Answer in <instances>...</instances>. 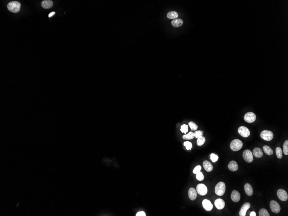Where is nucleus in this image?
<instances>
[{"label": "nucleus", "mask_w": 288, "mask_h": 216, "mask_svg": "<svg viewBox=\"0 0 288 216\" xmlns=\"http://www.w3.org/2000/svg\"><path fill=\"white\" fill-rule=\"evenodd\" d=\"M136 216H145L146 214L143 211H140L136 214Z\"/></svg>", "instance_id": "c9c22d12"}, {"label": "nucleus", "mask_w": 288, "mask_h": 216, "mask_svg": "<svg viewBox=\"0 0 288 216\" xmlns=\"http://www.w3.org/2000/svg\"><path fill=\"white\" fill-rule=\"evenodd\" d=\"M244 191L246 194L249 196H252L253 194V190L252 187L250 184L246 183L244 186Z\"/></svg>", "instance_id": "a211bd4d"}, {"label": "nucleus", "mask_w": 288, "mask_h": 216, "mask_svg": "<svg viewBox=\"0 0 288 216\" xmlns=\"http://www.w3.org/2000/svg\"><path fill=\"white\" fill-rule=\"evenodd\" d=\"M210 159L213 162H216L218 160V156L216 155V154H210Z\"/></svg>", "instance_id": "72a5a7b5"}, {"label": "nucleus", "mask_w": 288, "mask_h": 216, "mask_svg": "<svg viewBox=\"0 0 288 216\" xmlns=\"http://www.w3.org/2000/svg\"><path fill=\"white\" fill-rule=\"evenodd\" d=\"M203 167L206 171L208 172H211L213 170V165L208 160H205L203 163Z\"/></svg>", "instance_id": "dca6fc26"}, {"label": "nucleus", "mask_w": 288, "mask_h": 216, "mask_svg": "<svg viewBox=\"0 0 288 216\" xmlns=\"http://www.w3.org/2000/svg\"><path fill=\"white\" fill-rule=\"evenodd\" d=\"M196 191L200 196H205L208 192V188L205 185L199 184L196 187Z\"/></svg>", "instance_id": "423d86ee"}, {"label": "nucleus", "mask_w": 288, "mask_h": 216, "mask_svg": "<svg viewBox=\"0 0 288 216\" xmlns=\"http://www.w3.org/2000/svg\"><path fill=\"white\" fill-rule=\"evenodd\" d=\"M184 145L186 148V149L188 150H191V148H192V144L191 142H189L188 141H186V142H184Z\"/></svg>", "instance_id": "2f4dec72"}, {"label": "nucleus", "mask_w": 288, "mask_h": 216, "mask_svg": "<svg viewBox=\"0 0 288 216\" xmlns=\"http://www.w3.org/2000/svg\"><path fill=\"white\" fill-rule=\"evenodd\" d=\"M243 146V143L240 140L236 139L232 141L230 147L232 151L236 152L241 149Z\"/></svg>", "instance_id": "7ed1b4c3"}, {"label": "nucleus", "mask_w": 288, "mask_h": 216, "mask_svg": "<svg viewBox=\"0 0 288 216\" xmlns=\"http://www.w3.org/2000/svg\"><path fill=\"white\" fill-rule=\"evenodd\" d=\"M244 120L248 123L254 122L256 119V116L254 113L252 112L246 113L244 116Z\"/></svg>", "instance_id": "6e6552de"}, {"label": "nucleus", "mask_w": 288, "mask_h": 216, "mask_svg": "<svg viewBox=\"0 0 288 216\" xmlns=\"http://www.w3.org/2000/svg\"><path fill=\"white\" fill-rule=\"evenodd\" d=\"M41 5L42 7L44 9L50 8L52 7L53 2L52 1L45 0V1H43L41 2Z\"/></svg>", "instance_id": "6ab92c4d"}, {"label": "nucleus", "mask_w": 288, "mask_h": 216, "mask_svg": "<svg viewBox=\"0 0 288 216\" xmlns=\"http://www.w3.org/2000/svg\"><path fill=\"white\" fill-rule=\"evenodd\" d=\"M238 133L243 137L247 138L250 135L249 129L244 126H241L238 129Z\"/></svg>", "instance_id": "1a4fd4ad"}, {"label": "nucleus", "mask_w": 288, "mask_h": 216, "mask_svg": "<svg viewBox=\"0 0 288 216\" xmlns=\"http://www.w3.org/2000/svg\"><path fill=\"white\" fill-rule=\"evenodd\" d=\"M270 208L273 212L278 214L281 210V207L280 204L275 201H271L270 202Z\"/></svg>", "instance_id": "39448f33"}, {"label": "nucleus", "mask_w": 288, "mask_h": 216, "mask_svg": "<svg viewBox=\"0 0 288 216\" xmlns=\"http://www.w3.org/2000/svg\"><path fill=\"white\" fill-rule=\"evenodd\" d=\"M205 138L202 136L201 137L198 138L197 141V145L198 146H202L205 142Z\"/></svg>", "instance_id": "bb28decb"}, {"label": "nucleus", "mask_w": 288, "mask_h": 216, "mask_svg": "<svg viewBox=\"0 0 288 216\" xmlns=\"http://www.w3.org/2000/svg\"><path fill=\"white\" fill-rule=\"evenodd\" d=\"M203 131H196L195 132H194V137L196 138H199L201 137L202 136H203Z\"/></svg>", "instance_id": "473e14b6"}, {"label": "nucleus", "mask_w": 288, "mask_h": 216, "mask_svg": "<svg viewBox=\"0 0 288 216\" xmlns=\"http://www.w3.org/2000/svg\"><path fill=\"white\" fill-rule=\"evenodd\" d=\"M263 149L264 150L265 154L268 155H271L274 154L273 150L271 149L270 147H269L268 146H264L263 148Z\"/></svg>", "instance_id": "4be33fe9"}, {"label": "nucleus", "mask_w": 288, "mask_h": 216, "mask_svg": "<svg viewBox=\"0 0 288 216\" xmlns=\"http://www.w3.org/2000/svg\"><path fill=\"white\" fill-rule=\"evenodd\" d=\"M277 196L282 201H286L288 200V196L286 191L282 189H280L277 191Z\"/></svg>", "instance_id": "9d476101"}, {"label": "nucleus", "mask_w": 288, "mask_h": 216, "mask_svg": "<svg viewBox=\"0 0 288 216\" xmlns=\"http://www.w3.org/2000/svg\"><path fill=\"white\" fill-rule=\"evenodd\" d=\"M196 179L197 180H198V181H203V180H204V175L202 174V172H201V171L196 174Z\"/></svg>", "instance_id": "c756f323"}, {"label": "nucleus", "mask_w": 288, "mask_h": 216, "mask_svg": "<svg viewBox=\"0 0 288 216\" xmlns=\"http://www.w3.org/2000/svg\"><path fill=\"white\" fill-rule=\"evenodd\" d=\"M183 21L181 19H176L172 21L171 24L174 27H179L182 26Z\"/></svg>", "instance_id": "412c9836"}, {"label": "nucleus", "mask_w": 288, "mask_h": 216, "mask_svg": "<svg viewBox=\"0 0 288 216\" xmlns=\"http://www.w3.org/2000/svg\"><path fill=\"white\" fill-rule=\"evenodd\" d=\"M283 152L285 155H288V141L286 140L285 141L284 143L283 144Z\"/></svg>", "instance_id": "cd10ccee"}, {"label": "nucleus", "mask_w": 288, "mask_h": 216, "mask_svg": "<svg viewBox=\"0 0 288 216\" xmlns=\"http://www.w3.org/2000/svg\"><path fill=\"white\" fill-rule=\"evenodd\" d=\"M194 137V133L190 132L187 135H183L182 136V138L184 140H191Z\"/></svg>", "instance_id": "b1692460"}, {"label": "nucleus", "mask_w": 288, "mask_h": 216, "mask_svg": "<svg viewBox=\"0 0 288 216\" xmlns=\"http://www.w3.org/2000/svg\"><path fill=\"white\" fill-rule=\"evenodd\" d=\"M188 197L191 200L194 201L197 198V191L195 188H190L188 192Z\"/></svg>", "instance_id": "2eb2a0df"}, {"label": "nucleus", "mask_w": 288, "mask_h": 216, "mask_svg": "<svg viewBox=\"0 0 288 216\" xmlns=\"http://www.w3.org/2000/svg\"><path fill=\"white\" fill-rule=\"evenodd\" d=\"M252 154L257 158H260L263 155V152L262 150L259 148H255L254 149Z\"/></svg>", "instance_id": "aec40b11"}, {"label": "nucleus", "mask_w": 288, "mask_h": 216, "mask_svg": "<svg viewBox=\"0 0 288 216\" xmlns=\"http://www.w3.org/2000/svg\"><path fill=\"white\" fill-rule=\"evenodd\" d=\"M276 155L279 159H281L282 158V150L280 147H277L276 149Z\"/></svg>", "instance_id": "393cba45"}, {"label": "nucleus", "mask_w": 288, "mask_h": 216, "mask_svg": "<svg viewBox=\"0 0 288 216\" xmlns=\"http://www.w3.org/2000/svg\"><path fill=\"white\" fill-rule=\"evenodd\" d=\"M202 203L203 208L206 211H210L213 209V204L208 199H204Z\"/></svg>", "instance_id": "9b49d317"}, {"label": "nucleus", "mask_w": 288, "mask_h": 216, "mask_svg": "<svg viewBox=\"0 0 288 216\" xmlns=\"http://www.w3.org/2000/svg\"><path fill=\"white\" fill-rule=\"evenodd\" d=\"M251 204L249 202L244 203L242 207L240 212V216H245L246 213L248 209L250 208Z\"/></svg>", "instance_id": "f8f14e48"}, {"label": "nucleus", "mask_w": 288, "mask_h": 216, "mask_svg": "<svg viewBox=\"0 0 288 216\" xmlns=\"http://www.w3.org/2000/svg\"><path fill=\"white\" fill-rule=\"evenodd\" d=\"M274 134L271 131L264 130L260 133L261 138L265 141H270L274 138Z\"/></svg>", "instance_id": "20e7f679"}, {"label": "nucleus", "mask_w": 288, "mask_h": 216, "mask_svg": "<svg viewBox=\"0 0 288 216\" xmlns=\"http://www.w3.org/2000/svg\"><path fill=\"white\" fill-rule=\"evenodd\" d=\"M178 17V13L175 11H170L167 14V17L169 19H176Z\"/></svg>", "instance_id": "5701e85b"}, {"label": "nucleus", "mask_w": 288, "mask_h": 216, "mask_svg": "<svg viewBox=\"0 0 288 216\" xmlns=\"http://www.w3.org/2000/svg\"><path fill=\"white\" fill-rule=\"evenodd\" d=\"M250 216H256V213H255V212H254V211H252V212L251 213Z\"/></svg>", "instance_id": "4c0bfd02"}, {"label": "nucleus", "mask_w": 288, "mask_h": 216, "mask_svg": "<svg viewBox=\"0 0 288 216\" xmlns=\"http://www.w3.org/2000/svg\"><path fill=\"white\" fill-rule=\"evenodd\" d=\"M55 12H51V13H49V14L48 15L49 17H52L54 14H55Z\"/></svg>", "instance_id": "e433bc0d"}, {"label": "nucleus", "mask_w": 288, "mask_h": 216, "mask_svg": "<svg viewBox=\"0 0 288 216\" xmlns=\"http://www.w3.org/2000/svg\"><path fill=\"white\" fill-rule=\"evenodd\" d=\"M228 168L230 170L234 171V172L237 171L238 169V164H237L236 162L234 160H232V161L230 162L228 165Z\"/></svg>", "instance_id": "f3484780"}, {"label": "nucleus", "mask_w": 288, "mask_h": 216, "mask_svg": "<svg viewBox=\"0 0 288 216\" xmlns=\"http://www.w3.org/2000/svg\"><path fill=\"white\" fill-rule=\"evenodd\" d=\"M214 204L216 208H218L219 210H221L224 208L225 203L224 200L221 198H218L215 200Z\"/></svg>", "instance_id": "4468645a"}, {"label": "nucleus", "mask_w": 288, "mask_h": 216, "mask_svg": "<svg viewBox=\"0 0 288 216\" xmlns=\"http://www.w3.org/2000/svg\"><path fill=\"white\" fill-rule=\"evenodd\" d=\"M188 125H189V126L192 130L196 131L198 129V126L193 122L191 121L189 122L188 123Z\"/></svg>", "instance_id": "c85d7f7f"}, {"label": "nucleus", "mask_w": 288, "mask_h": 216, "mask_svg": "<svg viewBox=\"0 0 288 216\" xmlns=\"http://www.w3.org/2000/svg\"><path fill=\"white\" fill-rule=\"evenodd\" d=\"M242 156L245 161L248 163H251L253 161V154L251 151L249 150H246L244 151L243 152Z\"/></svg>", "instance_id": "0eeeda50"}, {"label": "nucleus", "mask_w": 288, "mask_h": 216, "mask_svg": "<svg viewBox=\"0 0 288 216\" xmlns=\"http://www.w3.org/2000/svg\"><path fill=\"white\" fill-rule=\"evenodd\" d=\"M226 191V185L222 182H219L215 186V192L218 196H222L224 194Z\"/></svg>", "instance_id": "f03ea898"}, {"label": "nucleus", "mask_w": 288, "mask_h": 216, "mask_svg": "<svg viewBox=\"0 0 288 216\" xmlns=\"http://www.w3.org/2000/svg\"><path fill=\"white\" fill-rule=\"evenodd\" d=\"M21 4L18 1H12L7 4L8 10L11 12L17 13L20 11Z\"/></svg>", "instance_id": "f257e3e1"}, {"label": "nucleus", "mask_w": 288, "mask_h": 216, "mask_svg": "<svg viewBox=\"0 0 288 216\" xmlns=\"http://www.w3.org/2000/svg\"><path fill=\"white\" fill-rule=\"evenodd\" d=\"M201 169H202V166L200 165H198L197 166H196L195 168H194L193 170V173L194 174H196L198 172H199L201 171Z\"/></svg>", "instance_id": "f704fd0d"}, {"label": "nucleus", "mask_w": 288, "mask_h": 216, "mask_svg": "<svg viewBox=\"0 0 288 216\" xmlns=\"http://www.w3.org/2000/svg\"><path fill=\"white\" fill-rule=\"evenodd\" d=\"M259 215L260 216H270V214L268 210L264 208L261 209L259 211Z\"/></svg>", "instance_id": "a878e982"}, {"label": "nucleus", "mask_w": 288, "mask_h": 216, "mask_svg": "<svg viewBox=\"0 0 288 216\" xmlns=\"http://www.w3.org/2000/svg\"><path fill=\"white\" fill-rule=\"evenodd\" d=\"M231 199L233 202H238L240 201L241 198L240 194L238 191L233 190L231 194Z\"/></svg>", "instance_id": "ddd939ff"}, {"label": "nucleus", "mask_w": 288, "mask_h": 216, "mask_svg": "<svg viewBox=\"0 0 288 216\" xmlns=\"http://www.w3.org/2000/svg\"><path fill=\"white\" fill-rule=\"evenodd\" d=\"M180 130L182 133L186 134L188 131V126L186 124L182 125V126H181Z\"/></svg>", "instance_id": "7c9ffc66"}]
</instances>
